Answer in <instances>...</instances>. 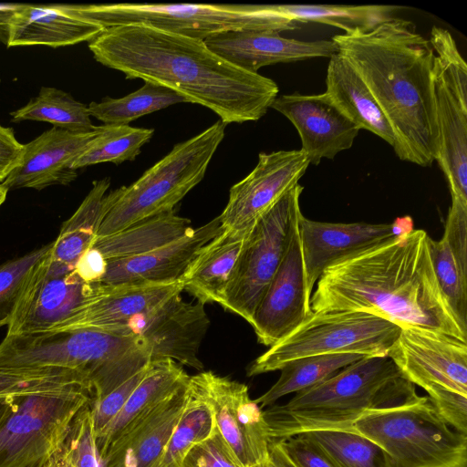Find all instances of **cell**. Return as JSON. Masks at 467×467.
Masks as SVG:
<instances>
[{"instance_id": "cell-13", "label": "cell", "mask_w": 467, "mask_h": 467, "mask_svg": "<svg viewBox=\"0 0 467 467\" xmlns=\"http://www.w3.org/2000/svg\"><path fill=\"white\" fill-rule=\"evenodd\" d=\"M388 357L433 405L467 397V341L420 328L401 329Z\"/></svg>"}, {"instance_id": "cell-14", "label": "cell", "mask_w": 467, "mask_h": 467, "mask_svg": "<svg viewBox=\"0 0 467 467\" xmlns=\"http://www.w3.org/2000/svg\"><path fill=\"white\" fill-rule=\"evenodd\" d=\"M210 404L215 427L244 467L269 458L263 410L251 400L245 384L213 371L193 376Z\"/></svg>"}, {"instance_id": "cell-52", "label": "cell", "mask_w": 467, "mask_h": 467, "mask_svg": "<svg viewBox=\"0 0 467 467\" xmlns=\"http://www.w3.org/2000/svg\"><path fill=\"white\" fill-rule=\"evenodd\" d=\"M253 467H275V466L273 464V462L268 458L266 461H265L257 465H254Z\"/></svg>"}, {"instance_id": "cell-40", "label": "cell", "mask_w": 467, "mask_h": 467, "mask_svg": "<svg viewBox=\"0 0 467 467\" xmlns=\"http://www.w3.org/2000/svg\"><path fill=\"white\" fill-rule=\"evenodd\" d=\"M52 243L0 265V327L7 326L30 273Z\"/></svg>"}, {"instance_id": "cell-20", "label": "cell", "mask_w": 467, "mask_h": 467, "mask_svg": "<svg viewBox=\"0 0 467 467\" xmlns=\"http://www.w3.org/2000/svg\"><path fill=\"white\" fill-rule=\"evenodd\" d=\"M182 291L180 282L95 283L82 305L50 330L88 328L131 334L127 331V327L135 317Z\"/></svg>"}, {"instance_id": "cell-3", "label": "cell", "mask_w": 467, "mask_h": 467, "mask_svg": "<svg viewBox=\"0 0 467 467\" xmlns=\"http://www.w3.org/2000/svg\"><path fill=\"white\" fill-rule=\"evenodd\" d=\"M331 41L354 67L389 120L401 160L421 167L435 161L438 143L432 88L434 51L415 25L396 16Z\"/></svg>"}, {"instance_id": "cell-21", "label": "cell", "mask_w": 467, "mask_h": 467, "mask_svg": "<svg viewBox=\"0 0 467 467\" xmlns=\"http://www.w3.org/2000/svg\"><path fill=\"white\" fill-rule=\"evenodd\" d=\"M271 108L284 115L296 129L309 164L333 160L350 149L359 129L336 106L326 93L288 94L276 97Z\"/></svg>"}, {"instance_id": "cell-4", "label": "cell", "mask_w": 467, "mask_h": 467, "mask_svg": "<svg viewBox=\"0 0 467 467\" xmlns=\"http://www.w3.org/2000/svg\"><path fill=\"white\" fill-rule=\"evenodd\" d=\"M388 356L365 357L322 382L296 392L285 404L263 410L269 440L320 431H353L368 410L398 404L416 395Z\"/></svg>"}, {"instance_id": "cell-44", "label": "cell", "mask_w": 467, "mask_h": 467, "mask_svg": "<svg viewBox=\"0 0 467 467\" xmlns=\"http://www.w3.org/2000/svg\"><path fill=\"white\" fill-rule=\"evenodd\" d=\"M443 237L460 266L467 271V204L451 201Z\"/></svg>"}, {"instance_id": "cell-43", "label": "cell", "mask_w": 467, "mask_h": 467, "mask_svg": "<svg viewBox=\"0 0 467 467\" xmlns=\"http://www.w3.org/2000/svg\"><path fill=\"white\" fill-rule=\"evenodd\" d=\"M180 467H244L218 430L187 452Z\"/></svg>"}, {"instance_id": "cell-8", "label": "cell", "mask_w": 467, "mask_h": 467, "mask_svg": "<svg viewBox=\"0 0 467 467\" xmlns=\"http://www.w3.org/2000/svg\"><path fill=\"white\" fill-rule=\"evenodd\" d=\"M401 328L370 313L313 312L247 368V376L280 370L288 362L317 355L388 356Z\"/></svg>"}, {"instance_id": "cell-25", "label": "cell", "mask_w": 467, "mask_h": 467, "mask_svg": "<svg viewBox=\"0 0 467 467\" xmlns=\"http://www.w3.org/2000/svg\"><path fill=\"white\" fill-rule=\"evenodd\" d=\"M187 398L186 382L127 427L102 454L103 467H155L182 415Z\"/></svg>"}, {"instance_id": "cell-38", "label": "cell", "mask_w": 467, "mask_h": 467, "mask_svg": "<svg viewBox=\"0 0 467 467\" xmlns=\"http://www.w3.org/2000/svg\"><path fill=\"white\" fill-rule=\"evenodd\" d=\"M82 383H89L88 378L74 370L0 368V398L60 390Z\"/></svg>"}, {"instance_id": "cell-6", "label": "cell", "mask_w": 467, "mask_h": 467, "mask_svg": "<svg viewBox=\"0 0 467 467\" xmlns=\"http://www.w3.org/2000/svg\"><path fill=\"white\" fill-rule=\"evenodd\" d=\"M225 126L218 120L194 137L176 144L136 182L108 193L97 238L173 211L203 179L223 140Z\"/></svg>"}, {"instance_id": "cell-32", "label": "cell", "mask_w": 467, "mask_h": 467, "mask_svg": "<svg viewBox=\"0 0 467 467\" xmlns=\"http://www.w3.org/2000/svg\"><path fill=\"white\" fill-rule=\"evenodd\" d=\"M187 389L184 409L155 467H180L191 448L208 439L215 429L211 406L193 376H189Z\"/></svg>"}, {"instance_id": "cell-10", "label": "cell", "mask_w": 467, "mask_h": 467, "mask_svg": "<svg viewBox=\"0 0 467 467\" xmlns=\"http://www.w3.org/2000/svg\"><path fill=\"white\" fill-rule=\"evenodd\" d=\"M67 6L103 28L142 24L202 40L226 32H271L267 5L119 3Z\"/></svg>"}, {"instance_id": "cell-35", "label": "cell", "mask_w": 467, "mask_h": 467, "mask_svg": "<svg viewBox=\"0 0 467 467\" xmlns=\"http://www.w3.org/2000/svg\"><path fill=\"white\" fill-rule=\"evenodd\" d=\"M186 102L176 92L150 82H144L136 91L119 99L104 98L92 101L88 106L90 117L104 125H129L131 121L147 114Z\"/></svg>"}, {"instance_id": "cell-5", "label": "cell", "mask_w": 467, "mask_h": 467, "mask_svg": "<svg viewBox=\"0 0 467 467\" xmlns=\"http://www.w3.org/2000/svg\"><path fill=\"white\" fill-rule=\"evenodd\" d=\"M150 361L142 339L134 334L88 328L5 335L0 343V368H61L90 381L95 400L119 387Z\"/></svg>"}, {"instance_id": "cell-18", "label": "cell", "mask_w": 467, "mask_h": 467, "mask_svg": "<svg viewBox=\"0 0 467 467\" xmlns=\"http://www.w3.org/2000/svg\"><path fill=\"white\" fill-rule=\"evenodd\" d=\"M298 222L284 259L260 301L251 324L258 342L265 346L271 347L285 337L312 313V293L306 281Z\"/></svg>"}, {"instance_id": "cell-33", "label": "cell", "mask_w": 467, "mask_h": 467, "mask_svg": "<svg viewBox=\"0 0 467 467\" xmlns=\"http://www.w3.org/2000/svg\"><path fill=\"white\" fill-rule=\"evenodd\" d=\"M365 357L358 354H330L292 360L280 369L277 381L254 401L261 409L271 406L280 398L315 386Z\"/></svg>"}, {"instance_id": "cell-1", "label": "cell", "mask_w": 467, "mask_h": 467, "mask_svg": "<svg viewBox=\"0 0 467 467\" xmlns=\"http://www.w3.org/2000/svg\"><path fill=\"white\" fill-rule=\"evenodd\" d=\"M94 58L129 79L165 87L224 124L261 119L278 95L269 78L228 62L204 40L142 24L104 28L88 42Z\"/></svg>"}, {"instance_id": "cell-39", "label": "cell", "mask_w": 467, "mask_h": 467, "mask_svg": "<svg viewBox=\"0 0 467 467\" xmlns=\"http://www.w3.org/2000/svg\"><path fill=\"white\" fill-rule=\"evenodd\" d=\"M430 249L440 286L459 323L467 330V271L460 266L443 236L439 241L431 238Z\"/></svg>"}, {"instance_id": "cell-47", "label": "cell", "mask_w": 467, "mask_h": 467, "mask_svg": "<svg viewBox=\"0 0 467 467\" xmlns=\"http://www.w3.org/2000/svg\"><path fill=\"white\" fill-rule=\"evenodd\" d=\"M107 266V261L95 248L86 251L78 260L75 272L88 284L100 283Z\"/></svg>"}, {"instance_id": "cell-2", "label": "cell", "mask_w": 467, "mask_h": 467, "mask_svg": "<svg viewBox=\"0 0 467 467\" xmlns=\"http://www.w3.org/2000/svg\"><path fill=\"white\" fill-rule=\"evenodd\" d=\"M423 230L394 236L328 265L311 295L313 312L358 311L401 329H428L467 341L438 282Z\"/></svg>"}, {"instance_id": "cell-16", "label": "cell", "mask_w": 467, "mask_h": 467, "mask_svg": "<svg viewBox=\"0 0 467 467\" xmlns=\"http://www.w3.org/2000/svg\"><path fill=\"white\" fill-rule=\"evenodd\" d=\"M309 161L300 150L261 152L254 170L229 192L219 215L224 230L250 232L256 222L298 183Z\"/></svg>"}, {"instance_id": "cell-28", "label": "cell", "mask_w": 467, "mask_h": 467, "mask_svg": "<svg viewBox=\"0 0 467 467\" xmlns=\"http://www.w3.org/2000/svg\"><path fill=\"white\" fill-rule=\"evenodd\" d=\"M326 86L325 92L359 130L395 147L396 137L389 120L360 76L338 52L329 57Z\"/></svg>"}, {"instance_id": "cell-11", "label": "cell", "mask_w": 467, "mask_h": 467, "mask_svg": "<svg viewBox=\"0 0 467 467\" xmlns=\"http://www.w3.org/2000/svg\"><path fill=\"white\" fill-rule=\"evenodd\" d=\"M432 88L438 143L435 161L451 201L467 204V65L449 30L433 26Z\"/></svg>"}, {"instance_id": "cell-49", "label": "cell", "mask_w": 467, "mask_h": 467, "mask_svg": "<svg viewBox=\"0 0 467 467\" xmlns=\"http://www.w3.org/2000/svg\"><path fill=\"white\" fill-rule=\"evenodd\" d=\"M269 459L275 467H296L276 440H270Z\"/></svg>"}, {"instance_id": "cell-48", "label": "cell", "mask_w": 467, "mask_h": 467, "mask_svg": "<svg viewBox=\"0 0 467 467\" xmlns=\"http://www.w3.org/2000/svg\"><path fill=\"white\" fill-rule=\"evenodd\" d=\"M22 6L23 4H0V41L6 47L11 18Z\"/></svg>"}, {"instance_id": "cell-7", "label": "cell", "mask_w": 467, "mask_h": 467, "mask_svg": "<svg viewBox=\"0 0 467 467\" xmlns=\"http://www.w3.org/2000/svg\"><path fill=\"white\" fill-rule=\"evenodd\" d=\"M353 431L379 445L390 467H467V435L451 427L428 396L368 410Z\"/></svg>"}, {"instance_id": "cell-51", "label": "cell", "mask_w": 467, "mask_h": 467, "mask_svg": "<svg viewBox=\"0 0 467 467\" xmlns=\"http://www.w3.org/2000/svg\"><path fill=\"white\" fill-rule=\"evenodd\" d=\"M7 192L8 190L2 183H0V207L5 201Z\"/></svg>"}, {"instance_id": "cell-42", "label": "cell", "mask_w": 467, "mask_h": 467, "mask_svg": "<svg viewBox=\"0 0 467 467\" xmlns=\"http://www.w3.org/2000/svg\"><path fill=\"white\" fill-rule=\"evenodd\" d=\"M148 365L104 397L98 400L92 399L90 406L96 439L102 435L122 410L133 390L143 379Z\"/></svg>"}, {"instance_id": "cell-31", "label": "cell", "mask_w": 467, "mask_h": 467, "mask_svg": "<svg viewBox=\"0 0 467 467\" xmlns=\"http://www.w3.org/2000/svg\"><path fill=\"white\" fill-rule=\"evenodd\" d=\"M190 223L189 219L173 211L164 213L112 234L98 237L92 247L106 261L138 255L183 236L192 229Z\"/></svg>"}, {"instance_id": "cell-36", "label": "cell", "mask_w": 467, "mask_h": 467, "mask_svg": "<svg viewBox=\"0 0 467 467\" xmlns=\"http://www.w3.org/2000/svg\"><path fill=\"white\" fill-rule=\"evenodd\" d=\"M153 129L130 125H101L99 133L72 165L74 170L101 162L119 164L134 161L151 139Z\"/></svg>"}, {"instance_id": "cell-22", "label": "cell", "mask_w": 467, "mask_h": 467, "mask_svg": "<svg viewBox=\"0 0 467 467\" xmlns=\"http://www.w3.org/2000/svg\"><path fill=\"white\" fill-rule=\"evenodd\" d=\"M98 133L99 126L90 132H72L52 127L23 145L19 164L2 184L8 191L42 190L51 185L69 184L78 176L73 163Z\"/></svg>"}, {"instance_id": "cell-24", "label": "cell", "mask_w": 467, "mask_h": 467, "mask_svg": "<svg viewBox=\"0 0 467 467\" xmlns=\"http://www.w3.org/2000/svg\"><path fill=\"white\" fill-rule=\"evenodd\" d=\"M214 53L253 73L264 67L315 57H331L337 47L331 40L302 41L266 31H234L204 40Z\"/></svg>"}, {"instance_id": "cell-23", "label": "cell", "mask_w": 467, "mask_h": 467, "mask_svg": "<svg viewBox=\"0 0 467 467\" xmlns=\"http://www.w3.org/2000/svg\"><path fill=\"white\" fill-rule=\"evenodd\" d=\"M222 231L219 216L192 228L186 234L151 251L107 261L101 284L173 283L180 278L198 251Z\"/></svg>"}, {"instance_id": "cell-45", "label": "cell", "mask_w": 467, "mask_h": 467, "mask_svg": "<svg viewBox=\"0 0 467 467\" xmlns=\"http://www.w3.org/2000/svg\"><path fill=\"white\" fill-rule=\"evenodd\" d=\"M276 441L296 467H339L315 442L303 434Z\"/></svg>"}, {"instance_id": "cell-46", "label": "cell", "mask_w": 467, "mask_h": 467, "mask_svg": "<svg viewBox=\"0 0 467 467\" xmlns=\"http://www.w3.org/2000/svg\"><path fill=\"white\" fill-rule=\"evenodd\" d=\"M23 144L15 137L13 129L0 125V182L19 164Z\"/></svg>"}, {"instance_id": "cell-29", "label": "cell", "mask_w": 467, "mask_h": 467, "mask_svg": "<svg viewBox=\"0 0 467 467\" xmlns=\"http://www.w3.org/2000/svg\"><path fill=\"white\" fill-rule=\"evenodd\" d=\"M188 379L187 373L174 360H150L143 379L122 410L102 435L96 439L100 456L127 427L185 385Z\"/></svg>"}, {"instance_id": "cell-37", "label": "cell", "mask_w": 467, "mask_h": 467, "mask_svg": "<svg viewBox=\"0 0 467 467\" xmlns=\"http://www.w3.org/2000/svg\"><path fill=\"white\" fill-rule=\"evenodd\" d=\"M301 434L315 442L339 467H390L384 451L355 431H320Z\"/></svg>"}, {"instance_id": "cell-19", "label": "cell", "mask_w": 467, "mask_h": 467, "mask_svg": "<svg viewBox=\"0 0 467 467\" xmlns=\"http://www.w3.org/2000/svg\"><path fill=\"white\" fill-rule=\"evenodd\" d=\"M298 230L303 261L309 291L322 272L331 264L394 236L413 230L410 216L397 218L391 223H325L299 218Z\"/></svg>"}, {"instance_id": "cell-27", "label": "cell", "mask_w": 467, "mask_h": 467, "mask_svg": "<svg viewBox=\"0 0 467 467\" xmlns=\"http://www.w3.org/2000/svg\"><path fill=\"white\" fill-rule=\"evenodd\" d=\"M250 232L222 228L198 251L180 278L182 290L202 304L213 302L222 306Z\"/></svg>"}, {"instance_id": "cell-12", "label": "cell", "mask_w": 467, "mask_h": 467, "mask_svg": "<svg viewBox=\"0 0 467 467\" xmlns=\"http://www.w3.org/2000/svg\"><path fill=\"white\" fill-rule=\"evenodd\" d=\"M299 183L285 193L254 225L242 249L222 306L250 325L286 253L301 216Z\"/></svg>"}, {"instance_id": "cell-15", "label": "cell", "mask_w": 467, "mask_h": 467, "mask_svg": "<svg viewBox=\"0 0 467 467\" xmlns=\"http://www.w3.org/2000/svg\"><path fill=\"white\" fill-rule=\"evenodd\" d=\"M93 285L84 282L74 269L52 262L48 253L30 273L6 334L52 329L82 305Z\"/></svg>"}, {"instance_id": "cell-17", "label": "cell", "mask_w": 467, "mask_h": 467, "mask_svg": "<svg viewBox=\"0 0 467 467\" xmlns=\"http://www.w3.org/2000/svg\"><path fill=\"white\" fill-rule=\"evenodd\" d=\"M209 325L204 304L185 302L177 293L135 317L127 331L142 339L150 360L169 358L201 370L198 354Z\"/></svg>"}, {"instance_id": "cell-34", "label": "cell", "mask_w": 467, "mask_h": 467, "mask_svg": "<svg viewBox=\"0 0 467 467\" xmlns=\"http://www.w3.org/2000/svg\"><path fill=\"white\" fill-rule=\"evenodd\" d=\"M12 122L23 120L46 121L53 127L72 132H90L94 126L88 106L69 94L49 87L41 88L38 95L10 113Z\"/></svg>"}, {"instance_id": "cell-41", "label": "cell", "mask_w": 467, "mask_h": 467, "mask_svg": "<svg viewBox=\"0 0 467 467\" xmlns=\"http://www.w3.org/2000/svg\"><path fill=\"white\" fill-rule=\"evenodd\" d=\"M91 400L73 418L60 449L62 455L75 467H103L94 432Z\"/></svg>"}, {"instance_id": "cell-30", "label": "cell", "mask_w": 467, "mask_h": 467, "mask_svg": "<svg viewBox=\"0 0 467 467\" xmlns=\"http://www.w3.org/2000/svg\"><path fill=\"white\" fill-rule=\"evenodd\" d=\"M110 185L109 177L93 182L92 188L76 212L63 223L52 242L49 259L68 269L92 248L103 217L105 198Z\"/></svg>"}, {"instance_id": "cell-50", "label": "cell", "mask_w": 467, "mask_h": 467, "mask_svg": "<svg viewBox=\"0 0 467 467\" xmlns=\"http://www.w3.org/2000/svg\"><path fill=\"white\" fill-rule=\"evenodd\" d=\"M15 396L0 398V419L13 404Z\"/></svg>"}, {"instance_id": "cell-9", "label": "cell", "mask_w": 467, "mask_h": 467, "mask_svg": "<svg viewBox=\"0 0 467 467\" xmlns=\"http://www.w3.org/2000/svg\"><path fill=\"white\" fill-rule=\"evenodd\" d=\"M93 397L88 383L15 396L0 419V467H43L60 450L75 415Z\"/></svg>"}, {"instance_id": "cell-26", "label": "cell", "mask_w": 467, "mask_h": 467, "mask_svg": "<svg viewBox=\"0 0 467 467\" xmlns=\"http://www.w3.org/2000/svg\"><path fill=\"white\" fill-rule=\"evenodd\" d=\"M104 28L73 13L67 5H23L11 18L7 47H52L90 41Z\"/></svg>"}]
</instances>
